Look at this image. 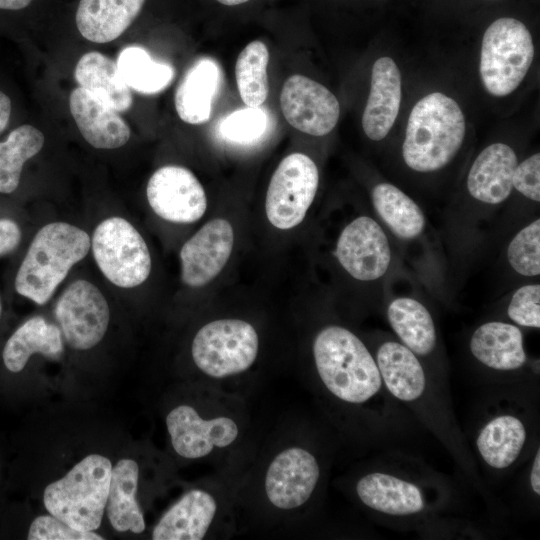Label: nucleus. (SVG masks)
<instances>
[{"label":"nucleus","mask_w":540,"mask_h":540,"mask_svg":"<svg viewBox=\"0 0 540 540\" xmlns=\"http://www.w3.org/2000/svg\"><path fill=\"white\" fill-rule=\"evenodd\" d=\"M464 114L451 97L433 92L421 98L409 115L402 144L405 165L417 173H434L456 157L465 138Z\"/></svg>","instance_id":"obj_1"},{"label":"nucleus","mask_w":540,"mask_h":540,"mask_svg":"<svg viewBox=\"0 0 540 540\" xmlns=\"http://www.w3.org/2000/svg\"><path fill=\"white\" fill-rule=\"evenodd\" d=\"M312 353L318 376L337 399L349 404H363L382 387L373 354L351 330L327 325L318 331Z\"/></svg>","instance_id":"obj_2"},{"label":"nucleus","mask_w":540,"mask_h":540,"mask_svg":"<svg viewBox=\"0 0 540 540\" xmlns=\"http://www.w3.org/2000/svg\"><path fill=\"white\" fill-rule=\"evenodd\" d=\"M86 231L65 222L43 226L33 238L15 278L17 293L46 304L70 269L89 252Z\"/></svg>","instance_id":"obj_3"},{"label":"nucleus","mask_w":540,"mask_h":540,"mask_svg":"<svg viewBox=\"0 0 540 540\" xmlns=\"http://www.w3.org/2000/svg\"><path fill=\"white\" fill-rule=\"evenodd\" d=\"M112 467L103 455L84 457L44 489L46 510L77 530L95 531L105 512Z\"/></svg>","instance_id":"obj_4"},{"label":"nucleus","mask_w":540,"mask_h":540,"mask_svg":"<svg viewBox=\"0 0 540 540\" xmlns=\"http://www.w3.org/2000/svg\"><path fill=\"white\" fill-rule=\"evenodd\" d=\"M534 43L520 20L503 17L486 29L479 72L486 91L496 97L512 93L525 78L534 59Z\"/></svg>","instance_id":"obj_5"},{"label":"nucleus","mask_w":540,"mask_h":540,"mask_svg":"<svg viewBox=\"0 0 540 540\" xmlns=\"http://www.w3.org/2000/svg\"><path fill=\"white\" fill-rule=\"evenodd\" d=\"M259 352V336L245 320H213L195 334L191 355L196 367L214 379H223L247 371Z\"/></svg>","instance_id":"obj_6"},{"label":"nucleus","mask_w":540,"mask_h":540,"mask_svg":"<svg viewBox=\"0 0 540 540\" xmlns=\"http://www.w3.org/2000/svg\"><path fill=\"white\" fill-rule=\"evenodd\" d=\"M91 247L102 274L115 286L134 288L150 275L151 256L136 228L121 217H110L95 228Z\"/></svg>","instance_id":"obj_7"},{"label":"nucleus","mask_w":540,"mask_h":540,"mask_svg":"<svg viewBox=\"0 0 540 540\" xmlns=\"http://www.w3.org/2000/svg\"><path fill=\"white\" fill-rule=\"evenodd\" d=\"M334 256L351 278L363 283L384 284L394 261L387 230L369 215H360L345 225L337 238Z\"/></svg>","instance_id":"obj_8"},{"label":"nucleus","mask_w":540,"mask_h":540,"mask_svg":"<svg viewBox=\"0 0 540 540\" xmlns=\"http://www.w3.org/2000/svg\"><path fill=\"white\" fill-rule=\"evenodd\" d=\"M319 186V171L306 154L292 153L279 163L270 180L265 211L269 222L281 230L300 224Z\"/></svg>","instance_id":"obj_9"},{"label":"nucleus","mask_w":540,"mask_h":540,"mask_svg":"<svg viewBox=\"0 0 540 540\" xmlns=\"http://www.w3.org/2000/svg\"><path fill=\"white\" fill-rule=\"evenodd\" d=\"M55 316L67 343L76 350H89L105 336L110 310L102 292L91 282L78 279L61 294Z\"/></svg>","instance_id":"obj_10"},{"label":"nucleus","mask_w":540,"mask_h":540,"mask_svg":"<svg viewBox=\"0 0 540 540\" xmlns=\"http://www.w3.org/2000/svg\"><path fill=\"white\" fill-rule=\"evenodd\" d=\"M174 451L186 459H200L231 447L240 436V426L228 414L202 416L191 405L174 407L166 416Z\"/></svg>","instance_id":"obj_11"},{"label":"nucleus","mask_w":540,"mask_h":540,"mask_svg":"<svg viewBox=\"0 0 540 540\" xmlns=\"http://www.w3.org/2000/svg\"><path fill=\"white\" fill-rule=\"evenodd\" d=\"M320 478L315 455L300 446L282 449L270 461L264 491L270 504L282 511L300 508L311 498Z\"/></svg>","instance_id":"obj_12"},{"label":"nucleus","mask_w":540,"mask_h":540,"mask_svg":"<svg viewBox=\"0 0 540 540\" xmlns=\"http://www.w3.org/2000/svg\"><path fill=\"white\" fill-rule=\"evenodd\" d=\"M146 194L155 214L174 223H193L207 209L203 186L182 166L167 165L156 170L148 181Z\"/></svg>","instance_id":"obj_13"},{"label":"nucleus","mask_w":540,"mask_h":540,"mask_svg":"<svg viewBox=\"0 0 540 540\" xmlns=\"http://www.w3.org/2000/svg\"><path fill=\"white\" fill-rule=\"evenodd\" d=\"M280 105L291 126L312 136L330 133L340 116V105L335 95L322 84L299 74L285 81Z\"/></svg>","instance_id":"obj_14"},{"label":"nucleus","mask_w":540,"mask_h":540,"mask_svg":"<svg viewBox=\"0 0 540 540\" xmlns=\"http://www.w3.org/2000/svg\"><path fill=\"white\" fill-rule=\"evenodd\" d=\"M234 245L229 221L216 218L203 225L180 250L181 280L193 288L211 282L224 268Z\"/></svg>","instance_id":"obj_15"},{"label":"nucleus","mask_w":540,"mask_h":540,"mask_svg":"<svg viewBox=\"0 0 540 540\" xmlns=\"http://www.w3.org/2000/svg\"><path fill=\"white\" fill-rule=\"evenodd\" d=\"M518 164L515 150L496 142L485 147L473 161L466 179L470 199L486 210L503 204L512 193L513 173Z\"/></svg>","instance_id":"obj_16"},{"label":"nucleus","mask_w":540,"mask_h":540,"mask_svg":"<svg viewBox=\"0 0 540 540\" xmlns=\"http://www.w3.org/2000/svg\"><path fill=\"white\" fill-rule=\"evenodd\" d=\"M219 512L214 494L191 489L159 519L151 534L153 540H200L205 538Z\"/></svg>","instance_id":"obj_17"},{"label":"nucleus","mask_w":540,"mask_h":540,"mask_svg":"<svg viewBox=\"0 0 540 540\" xmlns=\"http://www.w3.org/2000/svg\"><path fill=\"white\" fill-rule=\"evenodd\" d=\"M401 74L390 57L378 58L372 67L371 86L362 116L366 136L374 141L384 139L391 130L400 109Z\"/></svg>","instance_id":"obj_18"},{"label":"nucleus","mask_w":540,"mask_h":540,"mask_svg":"<svg viewBox=\"0 0 540 540\" xmlns=\"http://www.w3.org/2000/svg\"><path fill=\"white\" fill-rule=\"evenodd\" d=\"M71 115L83 138L97 149H116L130 138V128L118 112L81 87L69 96Z\"/></svg>","instance_id":"obj_19"},{"label":"nucleus","mask_w":540,"mask_h":540,"mask_svg":"<svg viewBox=\"0 0 540 540\" xmlns=\"http://www.w3.org/2000/svg\"><path fill=\"white\" fill-rule=\"evenodd\" d=\"M145 3L146 0H79L76 27L88 41L111 42L134 23Z\"/></svg>","instance_id":"obj_20"},{"label":"nucleus","mask_w":540,"mask_h":540,"mask_svg":"<svg viewBox=\"0 0 540 540\" xmlns=\"http://www.w3.org/2000/svg\"><path fill=\"white\" fill-rule=\"evenodd\" d=\"M470 352L482 365L512 371L523 367L527 355L520 328L504 321H488L478 326L469 341Z\"/></svg>","instance_id":"obj_21"},{"label":"nucleus","mask_w":540,"mask_h":540,"mask_svg":"<svg viewBox=\"0 0 540 540\" xmlns=\"http://www.w3.org/2000/svg\"><path fill=\"white\" fill-rule=\"evenodd\" d=\"M382 383L397 399L417 400L426 388V375L419 357L396 340H384L373 355Z\"/></svg>","instance_id":"obj_22"},{"label":"nucleus","mask_w":540,"mask_h":540,"mask_svg":"<svg viewBox=\"0 0 540 540\" xmlns=\"http://www.w3.org/2000/svg\"><path fill=\"white\" fill-rule=\"evenodd\" d=\"M356 493L364 505L388 515H412L425 507L424 495L417 485L388 473L364 475L356 484Z\"/></svg>","instance_id":"obj_23"},{"label":"nucleus","mask_w":540,"mask_h":540,"mask_svg":"<svg viewBox=\"0 0 540 540\" xmlns=\"http://www.w3.org/2000/svg\"><path fill=\"white\" fill-rule=\"evenodd\" d=\"M378 221L396 239L411 242L420 238L427 220L418 203L397 186L380 182L371 191Z\"/></svg>","instance_id":"obj_24"},{"label":"nucleus","mask_w":540,"mask_h":540,"mask_svg":"<svg viewBox=\"0 0 540 540\" xmlns=\"http://www.w3.org/2000/svg\"><path fill=\"white\" fill-rule=\"evenodd\" d=\"M139 482L138 463L130 458L112 467L105 511L111 526L118 532L142 533L145 519L136 499Z\"/></svg>","instance_id":"obj_25"},{"label":"nucleus","mask_w":540,"mask_h":540,"mask_svg":"<svg viewBox=\"0 0 540 540\" xmlns=\"http://www.w3.org/2000/svg\"><path fill=\"white\" fill-rule=\"evenodd\" d=\"M386 316L400 342L418 357L428 356L435 350L436 326L421 301L412 296L394 297L387 304Z\"/></svg>","instance_id":"obj_26"},{"label":"nucleus","mask_w":540,"mask_h":540,"mask_svg":"<svg viewBox=\"0 0 540 540\" xmlns=\"http://www.w3.org/2000/svg\"><path fill=\"white\" fill-rule=\"evenodd\" d=\"M63 349L60 329L43 317L35 316L21 324L9 337L2 358L9 371L18 373L33 354L39 353L55 359L62 354Z\"/></svg>","instance_id":"obj_27"},{"label":"nucleus","mask_w":540,"mask_h":540,"mask_svg":"<svg viewBox=\"0 0 540 540\" xmlns=\"http://www.w3.org/2000/svg\"><path fill=\"white\" fill-rule=\"evenodd\" d=\"M74 76L79 87L117 112H124L132 106L130 88L121 77L116 63L107 56L96 51L84 54L75 67Z\"/></svg>","instance_id":"obj_28"},{"label":"nucleus","mask_w":540,"mask_h":540,"mask_svg":"<svg viewBox=\"0 0 540 540\" xmlns=\"http://www.w3.org/2000/svg\"><path fill=\"white\" fill-rule=\"evenodd\" d=\"M219 79L217 64L207 58L197 61L186 72L174 98L175 108L181 120L194 125L209 120Z\"/></svg>","instance_id":"obj_29"},{"label":"nucleus","mask_w":540,"mask_h":540,"mask_svg":"<svg viewBox=\"0 0 540 540\" xmlns=\"http://www.w3.org/2000/svg\"><path fill=\"white\" fill-rule=\"evenodd\" d=\"M527 438L524 423L514 415H500L480 430L476 445L484 462L494 469H505L518 459Z\"/></svg>","instance_id":"obj_30"},{"label":"nucleus","mask_w":540,"mask_h":540,"mask_svg":"<svg viewBox=\"0 0 540 540\" xmlns=\"http://www.w3.org/2000/svg\"><path fill=\"white\" fill-rule=\"evenodd\" d=\"M116 65L126 85L143 94H155L164 90L174 78L171 65L154 61L139 46L124 48L118 55Z\"/></svg>","instance_id":"obj_31"},{"label":"nucleus","mask_w":540,"mask_h":540,"mask_svg":"<svg viewBox=\"0 0 540 540\" xmlns=\"http://www.w3.org/2000/svg\"><path fill=\"white\" fill-rule=\"evenodd\" d=\"M44 141L39 129L24 124L0 142V193L10 194L17 189L25 162L40 152Z\"/></svg>","instance_id":"obj_32"},{"label":"nucleus","mask_w":540,"mask_h":540,"mask_svg":"<svg viewBox=\"0 0 540 540\" xmlns=\"http://www.w3.org/2000/svg\"><path fill=\"white\" fill-rule=\"evenodd\" d=\"M269 51L258 40L250 42L239 54L235 76L240 97L247 107H260L269 92L267 65Z\"/></svg>","instance_id":"obj_33"},{"label":"nucleus","mask_w":540,"mask_h":540,"mask_svg":"<svg viewBox=\"0 0 540 540\" xmlns=\"http://www.w3.org/2000/svg\"><path fill=\"white\" fill-rule=\"evenodd\" d=\"M510 268L519 276L538 278L540 274V219L534 218L521 227L506 248Z\"/></svg>","instance_id":"obj_34"},{"label":"nucleus","mask_w":540,"mask_h":540,"mask_svg":"<svg viewBox=\"0 0 540 540\" xmlns=\"http://www.w3.org/2000/svg\"><path fill=\"white\" fill-rule=\"evenodd\" d=\"M267 126V115L260 107H247L227 115L220 132L231 142L246 144L261 137Z\"/></svg>","instance_id":"obj_35"},{"label":"nucleus","mask_w":540,"mask_h":540,"mask_svg":"<svg viewBox=\"0 0 540 540\" xmlns=\"http://www.w3.org/2000/svg\"><path fill=\"white\" fill-rule=\"evenodd\" d=\"M507 316L513 324L540 328V284L531 282L518 287L507 304Z\"/></svg>","instance_id":"obj_36"},{"label":"nucleus","mask_w":540,"mask_h":540,"mask_svg":"<svg viewBox=\"0 0 540 540\" xmlns=\"http://www.w3.org/2000/svg\"><path fill=\"white\" fill-rule=\"evenodd\" d=\"M29 540H103L94 531L77 530L53 515H41L30 524Z\"/></svg>","instance_id":"obj_37"},{"label":"nucleus","mask_w":540,"mask_h":540,"mask_svg":"<svg viewBox=\"0 0 540 540\" xmlns=\"http://www.w3.org/2000/svg\"><path fill=\"white\" fill-rule=\"evenodd\" d=\"M512 188L530 201H540V154L537 152L520 163L512 178Z\"/></svg>","instance_id":"obj_38"},{"label":"nucleus","mask_w":540,"mask_h":540,"mask_svg":"<svg viewBox=\"0 0 540 540\" xmlns=\"http://www.w3.org/2000/svg\"><path fill=\"white\" fill-rule=\"evenodd\" d=\"M21 229L8 218L0 219V257L13 252L21 241Z\"/></svg>","instance_id":"obj_39"},{"label":"nucleus","mask_w":540,"mask_h":540,"mask_svg":"<svg viewBox=\"0 0 540 540\" xmlns=\"http://www.w3.org/2000/svg\"><path fill=\"white\" fill-rule=\"evenodd\" d=\"M11 115V100L10 98L0 91V134L5 130L8 125Z\"/></svg>","instance_id":"obj_40"},{"label":"nucleus","mask_w":540,"mask_h":540,"mask_svg":"<svg viewBox=\"0 0 540 540\" xmlns=\"http://www.w3.org/2000/svg\"><path fill=\"white\" fill-rule=\"evenodd\" d=\"M530 485L535 494L540 495V450L538 449L531 468Z\"/></svg>","instance_id":"obj_41"},{"label":"nucleus","mask_w":540,"mask_h":540,"mask_svg":"<svg viewBox=\"0 0 540 540\" xmlns=\"http://www.w3.org/2000/svg\"><path fill=\"white\" fill-rule=\"evenodd\" d=\"M34 0H0V10L22 11L27 9Z\"/></svg>","instance_id":"obj_42"},{"label":"nucleus","mask_w":540,"mask_h":540,"mask_svg":"<svg viewBox=\"0 0 540 540\" xmlns=\"http://www.w3.org/2000/svg\"><path fill=\"white\" fill-rule=\"evenodd\" d=\"M226 6H235L248 2L249 0H216Z\"/></svg>","instance_id":"obj_43"},{"label":"nucleus","mask_w":540,"mask_h":540,"mask_svg":"<svg viewBox=\"0 0 540 540\" xmlns=\"http://www.w3.org/2000/svg\"><path fill=\"white\" fill-rule=\"evenodd\" d=\"M1 313H2V304H1V300H0V318H1Z\"/></svg>","instance_id":"obj_44"},{"label":"nucleus","mask_w":540,"mask_h":540,"mask_svg":"<svg viewBox=\"0 0 540 540\" xmlns=\"http://www.w3.org/2000/svg\"><path fill=\"white\" fill-rule=\"evenodd\" d=\"M493 1H495V0H493Z\"/></svg>","instance_id":"obj_45"}]
</instances>
